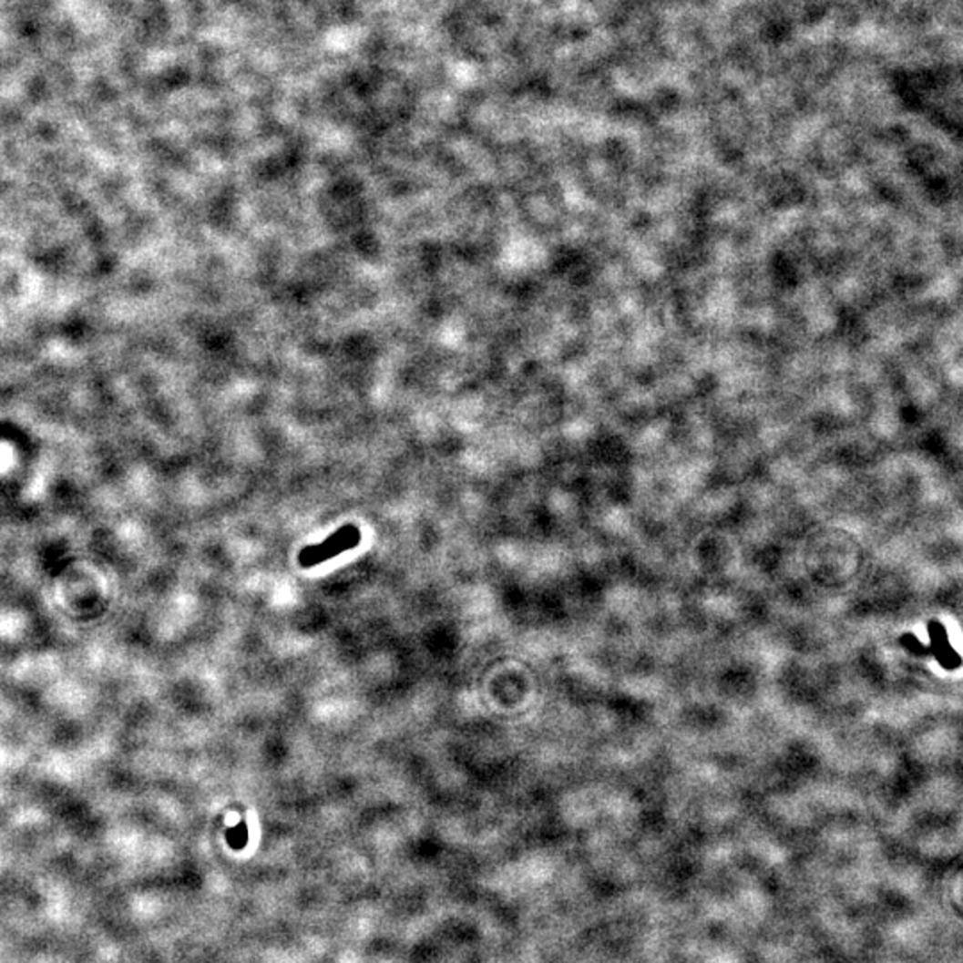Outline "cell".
<instances>
[{"mask_svg": "<svg viewBox=\"0 0 963 963\" xmlns=\"http://www.w3.org/2000/svg\"><path fill=\"white\" fill-rule=\"evenodd\" d=\"M361 543V530L357 525H343L333 536H329L325 541L318 545L305 546L298 553V564L303 569L320 566L337 555L355 548Z\"/></svg>", "mask_w": 963, "mask_h": 963, "instance_id": "6da1fadb", "label": "cell"}, {"mask_svg": "<svg viewBox=\"0 0 963 963\" xmlns=\"http://www.w3.org/2000/svg\"><path fill=\"white\" fill-rule=\"evenodd\" d=\"M227 840H229V844H231L232 847H236V849H243V847L247 845V840H249V830H247V825H245V823H241V825H238V828H232V830H229V834H227Z\"/></svg>", "mask_w": 963, "mask_h": 963, "instance_id": "7a4b0ae2", "label": "cell"}]
</instances>
